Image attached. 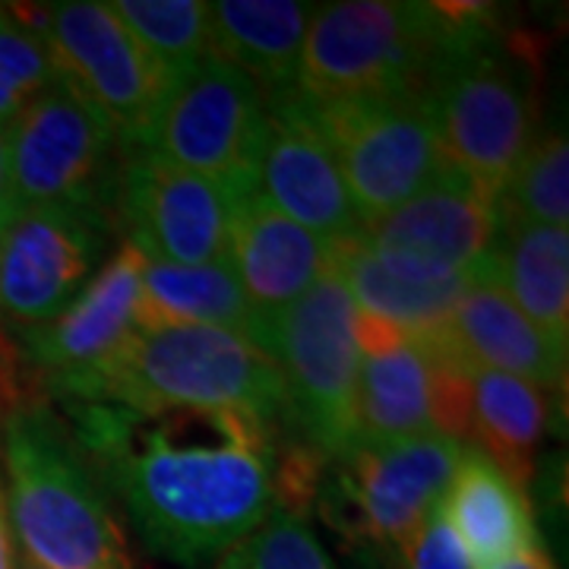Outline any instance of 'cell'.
<instances>
[{
    "instance_id": "obj_7",
    "label": "cell",
    "mask_w": 569,
    "mask_h": 569,
    "mask_svg": "<svg viewBox=\"0 0 569 569\" xmlns=\"http://www.w3.org/2000/svg\"><path fill=\"white\" fill-rule=\"evenodd\" d=\"M462 449L459 440L443 433H425L392 447H355L332 468L326 462L329 471L317 485L326 522L361 548L399 553L443 503Z\"/></svg>"
},
{
    "instance_id": "obj_3",
    "label": "cell",
    "mask_w": 569,
    "mask_h": 569,
    "mask_svg": "<svg viewBox=\"0 0 569 569\" xmlns=\"http://www.w3.org/2000/svg\"><path fill=\"white\" fill-rule=\"evenodd\" d=\"M7 522L39 569H133L96 468L48 402L3 425Z\"/></svg>"
},
{
    "instance_id": "obj_5",
    "label": "cell",
    "mask_w": 569,
    "mask_h": 569,
    "mask_svg": "<svg viewBox=\"0 0 569 569\" xmlns=\"http://www.w3.org/2000/svg\"><path fill=\"white\" fill-rule=\"evenodd\" d=\"M449 39L443 3L346 0L307 26L298 96L313 108L411 92L425 86Z\"/></svg>"
},
{
    "instance_id": "obj_18",
    "label": "cell",
    "mask_w": 569,
    "mask_h": 569,
    "mask_svg": "<svg viewBox=\"0 0 569 569\" xmlns=\"http://www.w3.org/2000/svg\"><path fill=\"white\" fill-rule=\"evenodd\" d=\"M471 370H497L526 383L560 392L567 387V348L550 342L529 317L493 282L488 257L466 298L452 310L447 329L433 339Z\"/></svg>"
},
{
    "instance_id": "obj_34",
    "label": "cell",
    "mask_w": 569,
    "mask_h": 569,
    "mask_svg": "<svg viewBox=\"0 0 569 569\" xmlns=\"http://www.w3.org/2000/svg\"><path fill=\"white\" fill-rule=\"evenodd\" d=\"M17 569H39V567H32V563H26V560H22V563Z\"/></svg>"
},
{
    "instance_id": "obj_19",
    "label": "cell",
    "mask_w": 569,
    "mask_h": 569,
    "mask_svg": "<svg viewBox=\"0 0 569 569\" xmlns=\"http://www.w3.org/2000/svg\"><path fill=\"white\" fill-rule=\"evenodd\" d=\"M228 266L257 317L269 323L332 269V244L253 190L234 206Z\"/></svg>"
},
{
    "instance_id": "obj_6",
    "label": "cell",
    "mask_w": 569,
    "mask_h": 569,
    "mask_svg": "<svg viewBox=\"0 0 569 569\" xmlns=\"http://www.w3.org/2000/svg\"><path fill=\"white\" fill-rule=\"evenodd\" d=\"M358 307L329 269L295 305L266 323V355L279 367L284 421L301 447L336 462L355 449V408L361 380Z\"/></svg>"
},
{
    "instance_id": "obj_27",
    "label": "cell",
    "mask_w": 569,
    "mask_h": 569,
    "mask_svg": "<svg viewBox=\"0 0 569 569\" xmlns=\"http://www.w3.org/2000/svg\"><path fill=\"white\" fill-rule=\"evenodd\" d=\"M497 216L516 222L567 228L569 222V142L563 133L535 137L516 164L507 190L497 200Z\"/></svg>"
},
{
    "instance_id": "obj_25",
    "label": "cell",
    "mask_w": 569,
    "mask_h": 569,
    "mask_svg": "<svg viewBox=\"0 0 569 569\" xmlns=\"http://www.w3.org/2000/svg\"><path fill=\"white\" fill-rule=\"evenodd\" d=\"M550 427V392L497 370H468L466 443L526 490Z\"/></svg>"
},
{
    "instance_id": "obj_8",
    "label": "cell",
    "mask_w": 569,
    "mask_h": 569,
    "mask_svg": "<svg viewBox=\"0 0 569 569\" xmlns=\"http://www.w3.org/2000/svg\"><path fill=\"white\" fill-rule=\"evenodd\" d=\"M263 146L266 96L212 54L171 82L140 149L247 197L257 190Z\"/></svg>"
},
{
    "instance_id": "obj_22",
    "label": "cell",
    "mask_w": 569,
    "mask_h": 569,
    "mask_svg": "<svg viewBox=\"0 0 569 569\" xmlns=\"http://www.w3.org/2000/svg\"><path fill=\"white\" fill-rule=\"evenodd\" d=\"M212 54L257 82L266 99L298 92V67L313 7L301 0L209 3Z\"/></svg>"
},
{
    "instance_id": "obj_4",
    "label": "cell",
    "mask_w": 569,
    "mask_h": 569,
    "mask_svg": "<svg viewBox=\"0 0 569 569\" xmlns=\"http://www.w3.org/2000/svg\"><path fill=\"white\" fill-rule=\"evenodd\" d=\"M86 402H121L137 411L222 408L269 427L284 421L276 361L253 339L216 326L140 329Z\"/></svg>"
},
{
    "instance_id": "obj_31",
    "label": "cell",
    "mask_w": 569,
    "mask_h": 569,
    "mask_svg": "<svg viewBox=\"0 0 569 569\" xmlns=\"http://www.w3.org/2000/svg\"><path fill=\"white\" fill-rule=\"evenodd\" d=\"M493 569H557V563L550 560V553L541 545H531L529 550L509 557V560H503L500 567Z\"/></svg>"
},
{
    "instance_id": "obj_2",
    "label": "cell",
    "mask_w": 569,
    "mask_h": 569,
    "mask_svg": "<svg viewBox=\"0 0 569 569\" xmlns=\"http://www.w3.org/2000/svg\"><path fill=\"white\" fill-rule=\"evenodd\" d=\"M443 10L449 39L421 92L443 164L497 203L538 137V51L531 39H507L478 3H443Z\"/></svg>"
},
{
    "instance_id": "obj_17",
    "label": "cell",
    "mask_w": 569,
    "mask_h": 569,
    "mask_svg": "<svg viewBox=\"0 0 569 569\" xmlns=\"http://www.w3.org/2000/svg\"><path fill=\"white\" fill-rule=\"evenodd\" d=\"M361 380L355 447H392L437 433V361L421 339L358 313Z\"/></svg>"
},
{
    "instance_id": "obj_16",
    "label": "cell",
    "mask_w": 569,
    "mask_h": 569,
    "mask_svg": "<svg viewBox=\"0 0 569 569\" xmlns=\"http://www.w3.org/2000/svg\"><path fill=\"white\" fill-rule=\"evenodd\" d=\"M481 263L462 269L421 253L370 244L361 234L332 244V272L348 288L358 313L383 320L415 339H433L447 329Z\"/></svg>"
},
{
    "instance_id": "obj_12",
    "label": "cell",
    "mask_w": 569,
    "mask_h": 569,
    "mask_svg": "<svg viewBox=\"0 0 569 569\" xmlns=\"http://www.w3.org/2000/svg\"><path fill=\"white\" fill-rule=\"evenodd\" d=\"M104 216L13 206L0 222V317L39 329L80 295L104 247Z\"/></svg>"
},
{
    "instance_id": "obj_32",
    "label": "cell",
    "mask_w": 569,
    "mask_h": 569,
    "mask_svg": "<svg viewBox=\"0 0 569 569\" xmlns=\"http://www.w3.org/2000/svg\"><path fill=\"white\" fill-rule=\"evenodd\" d=\"M17 206L13 200V187H10V168H7V152H3V137H0V222L7 219V212Z\"/></svg>"
},
{
    "instance_id": "obj_13",
    "label": "cell",
    "mask_w": 569,
    "mask_h": 569,
    "mask_svg": "<svg viewBox=\"0 0 569 569\" xmlns=\"http://www.w3.org/2000/svg\"><path fill=\"white\" fill-rule=\"evenodd\" d=\"M140 250L123 244L54 320L26 332L22 351L54 396L86 402L140 332Z\"/></svg>"
},
{
    "instance_id": "obj_28",
    "label": "cell",
    "mask_w": 569,
    "mask_h": 569,
    "mask_svg": "<svg viewBox=\"0 0 569 569\" xmlns=\"http://www.w3.org/2000/svg\"><path fill=\"white\" fill-rule=\"evenodd\" d=\"M216 569H336L305 516L272 509L257 529L219 557Z\"/></svg>"
},
{
    "instance_id": "obj_20",
    "label": "cell",
    "mask_w": 569,
    "mask_h": 569,
    "mask_svg": "<svg viewBox=\"0 0 569 569\" xmlns=\"http://www.w3.org/2000/svg\"><path fill=\"white\" fill-rule=\"evenodd\" d=\"M497 234V203L459 174H443L389 216L361 228V238L389 250L471 269L490 253Z\"/></svg>"
},
{
    "instance_id": "obj_24",
    "label": "cell",
    "mask_w": 569,
    "mask_h": 569,
    "mask_svg": "<svg viewBox=\"0 0 569 569\" xmlns=\"http://www.w3.org/2000/svg\"><path fill=\"white\" fill-rule=\"evenodd\" d=\"M140 329L159 326H216L253 339L266 351V323L244 298L228 263L178 266L142 257Z\"/></svg>"
},
{
    "instance_id": "obj_29",
    "label": "cell",
    "mask_w": 569,
    "mask_h": 569,
    "mask_svg": "<svg viewBox=\"0 0 569 569\" xmlns=\"http://www.w3.org/2000/svg\"><path fill=\"white\" fill-rule=\"evenodd\" d=\"M54 80L61 77L44 41L29 32L17 13L0 7V137Z\"/></svg>"
},
{
    "instance_id": "obj_23",
    "label": "cell",
    "mask_w": 569,
    "mask_h": 569,
    "mask_svg": "<svg viewBox=\"0 0 569 569\" xmlns=\"http://www.w3.org/2000/svg\"><path fill=\"white\" fill-rule=\"evenodd\" d=\"M488 266L493 282L507 291L550 342L569 348V234L567 228L516 222L497 216Z\"/></svg>"
},
{
    "instance_id": "obj_9",
    "label": "cell",
    "mask_w": 569,
    "mask_h": 569,
    "mask_svg": "<svg viewBox=\"0 0 569 569\" xmlns=\"http://www.w3.org/2000/svg\"><path fill=\"white\" fill-rule=\"evenodd\" d=\"M13 10L22 26L44 41L58 77L108 118L123 149H140L171 82L114 10L99 0Z\"/></svg>"
},
{
    "instance_id": "obj_14",
    "label": "cell",
    "mask_w": 569,
    "mask_h": 569,
    "mask_svg": "<svg viewBox=\"0 0 569 569\" xmlns=\"http://www.w3.org/2000/svg\"><path fill=\"white\" fill-rule=\"evenodd\" d=\"M121 203L130 241L149 260L178 266L228 263L231 219L241 197L203 174L183 171L149 149H127Z\"/></svg>"
},
{
    "instance_id": "obj_10",
    "label": "cell",
    "mask_w": 569,
    "mask_h": 569,
    "mask_svg": "<svg viewBox=\"0 0 569 569\" xmlns=\"http://www.w3.org/2000/svg\"><path fill=\"white\" fill-rule=\"evenodd\" d=\"M313 111L365 224L449 174L425 92L418 89Z\"/></svg>"
},
{
    "instance_id": "obj_33",
    "label": "cell",
    "mask_w": 569,
    "mask_h": 569,
    "mask_svg": "<svg viewBox=\"0 0 569 569\" xmlns=\"http://www.w3.org/2000/svg\"><path fill=\"white\" fill-rule=\"evenodd\" d=\"M0 569H17V563H13V541H10V522H7L3 490H0Z\"/></svg>"
},
{
    "instance_id": "obj_30",
    "label": "cell",
    "mask_w": 569,
    "mask_h": 569,
    "mask_svg": "<svg viewBox=\"0 0 569 569\" xmlns=\"http://www.w3.org/2000/svg\"><path fill=\"white\" fill-rule=\"evenodd\" d=\"M402 569H471L466 548L459 545L456 531L449 529L443 509L437 507L425 519V526L399 548Z\"/></svg>"
},
{
    "instance_id": "obj_15",
    "label": "cell",
    "mask_w": 569,
    "mask_h": 569,
    "mask_svg": "<svg viewBox=\"0 0 569 569\" xmlns=\"http://www.w3.org/2000/svg\"><path fill=\"white\" fill-rule=\"evenodd\" d=\"M257 193L329 244L348 241L365 228L317 111L298 92L266 99Z\"/></svg>"
},
{
    "instance_id": "obj_26",
    "label": "cell",
    "mask_w": 569,
    "mask_h": 569,
    "mask_svg": "<svg viewBox=\"0 0 569 569\" xmlns=\"http://www.w3.org/2000/svg\"><path fill=\"white\" fill-rule=\"evenodd\" d=\"M108 7L168 82L212 58V17L203 0H114Z\"/></svg>"
},
{
    "instance_id": "obj_1",
    "label": "cell",
    "mask_w": 569,
    "mask_h": 569,
    "mask_svg": "<svg viewBox=\"0 0 569 569\" xmlns=\"http://www.w3.org/2000/svg\"><path fill=\"white\" fill-rule=\"evenodd\" d=\"M70 406L82 456L121 493L146 548L171 563L222 557L279 507L282 449L244 411Z\"/></svg>"
},
{
    "instance_id": "obj_11",
    "label": "cell",
    "mask_w": 569,
    "mask_h": 569,
    "mask_svg": "<svg viewBox=\"0 0 569 569\" xmlns=\"http://www.w3.org/2000/svg\"><path fill=\"white\" fill-rule=\"evenodd\" d=\"M118 133L67 80H54L3 133L17 206L104 216Z\"/></svg>"
},
{
    "instance_id": "obj_21",
    "label": "cell",
    "mask_w": 569,
    "mask_h": 569,
    "mask_svg": "<svg viewBox=\"0 0 569 569\" xmlns=\"http://www.w3.org/2000/svg\"><path fill=\"white\" fill-rule=\"evenodd\" d=\"M440 509L466 548L471 569L500 567L538 545L526 490L478 449H462Z\"/></svg>"
}]
</instances>
